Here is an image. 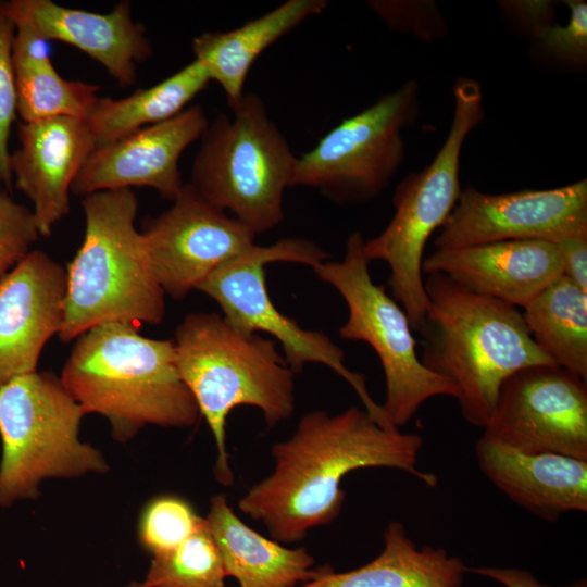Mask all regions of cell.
Here are the masks:
<instances>
[{
	"label": "cell",
	"instance_id": "obj_22",
	"mask_svg": "<svg viewBox=\"0 0 587 587\" xmlns=\"http://www.w3.org/2000/svg\"><path fill=\"white\" fill-rule=\"evenodd\" d=\"M326 7V0H288L232 30L203 33L192 40L195 60L234 104L245 95L247 75L258 57Z\"/></svg>",
	"mask_w": 587,
	"mask_h": 587
},
{
	"label": "cell",
	"instance_id": "obj_17",
	"mask_svg": "<svg viewBox=\"0 0 587 587\" xmlns=\"http://www.w3.org/2000/svg\"><path fill=\"white\" fill-rule=\"evenodd\" d=\"M20 147L10 153V173L33 203L40 236H50L70 212L78 172L97 148L85 120L53 117L18 126Z\"/></svg>",
	"mask_w": 587,
	"mask_h": 587
},
{
	"label": "cell",
	"instance_id": "obj_35",
	"mask_svg": "<svg viewBox=\"0 0 587 587\" xmlns=\"http://www.w3.org/2000/svg\"><path fill=\"white\" fill-rule=\"evenodd\" d=\"M467 572L491 578L505 587H550L538 582L530 573L520 569L467 567Z\"/></svg>",
	"mask_w": 587,
	"mask_h": 587
},
{
	"label": "cell",
	"instance_id": "obj_31",
	"mask_svg": "<svg viewBox=\"0 0 587 587\" xmlns=\"http://www.w3.org/2000/svg\"><path fill=\"white\" fill-rule=\"evenodd\" d=\"M15 25L0 2V185H11L9 137L16 116V88L12 48Z\"/></svg>",
	"mask_w": 587,
	"mask_h": 587
},
{
	"label": "cell",
	"instance_id": "obj_1",
	"mask_svg": "<svg viewBox=\"0 0 587 587\" xmlns=\"http://www.w3.org/2000/svg\"><path fill=\"white\" fill-rule=\"evenodd\" d=\"M422 445L420 435L384 428L358 407L338 414L309 412L290 438L273 446V472L248 490L238 508L262 522L274 540L300 541L310 529L337 519L346 497L341 479L349 472L396 469L436 487L437 476L417 466Z\"/></svg>",
	"mask_w": 587,
	"mask_h": 587
},
{
	"label": "cell",
	"instance_id": "obj_30",
	"mask_svg": "<svg viewBox=\"0 0 587 587\" xmlns=\"http://www.w3.org/2000/svg\"><path fill=\"white\" fill-rule=\"evenodd\" d=\"M367 7L395 32L413 35L425 43L444 40L449 26L432 0H372Z\"/></svg>",
	"mask_w": 587,
	"mask_h": 587
},
{
	"label": "cell",
	"instance_id": "obj_6",
	"mask_svg": "<svg viewBox=\"0 0 587 587\" xmlns=\"http://www.w3.org/2000/svg\"><path fill=\"white\" fill-rule=\"evenodd\" d=\"M200 138L189 185L213 207L230 212L255 236L284 220L297 158L263 100L245 93Z\"/></svg>",
	"mask_w": 587,
	"mask_h": 587
},
{
	"label": "cell",
	"instance_id": "obj_34",
	"mask_svg": "<svg viewBox=\"0 0 587 587\" xmlns=\"http://www.w3.org/2000/svg\"><path fill=\"white\" fill-rule=\"evenodd\" d=\"M562 274L587 292V234L566 237L555 243Z\"/></svg>",
	"mask_w": 587,
	"mask_h": 587
},
{
	"label": "cell",
	"instance_id": "obj_14",
	"mask_svg": "<svg viewBox=\"0 0 587 587\" xmlns=\"http://www.w3.org/2000/svg\"><path fill=\"white\" fill-rule=\"evenodd\" d=\"M172 203L146 218L140 233L165 295L183 300L215 270L253 249L255 235L189 184Z\"/></svg>",
	"mask_w": 587,
	"mask_h": 587
},
{
	"label": "cell",
	"instance_id": "obj_33",
	"mask_svg": "<svg viewBox=\"0 0 587 587\" xmlns=\"http://www.w3.org/2000/svg\"><path fill=\"white\" fill-rule=\"evenodd\" d=\"M501 13L516 30L534 37L544 28L555 23L557 2L550 0L498 1Z\"/></svg>",
	"mask_w": 587,
	"mask_h": 587
},
{
	"label": "cell",
	"instance_id": "obj_27",
	"mask_svg": "<svg viewBox=\"0 0 587 587\" xmlns=\"http://www.w3.org/2000/svg\"><path fill=\"white\" fill-rule=\"evenodd\" d=\"M226 569L205 519L176 548L153 555L143 587H225Z\"/></svg>",
	"mask_w": 587,
	"mask_h": 587
},
{
	"label": "cell",
	"instance_id": "obj_36",
	"mask_svg": "<svg viewBox=\"0 0 587 587\" xmlns=\"http://www.w3.org/2000/svg\"><path fill=\"white\" fill-rule=\"evenodd\" d=\"M567 587H586V580H579L577 583H574L572 584L571 586H567Z\"/></svg>",
	"mask_w": 587,
	"mask_h": 587
},
{
	"label": "cell",
	"instance_id": "obj_4",
	"mask_svg": "<svg viewBox=\"0 0 587 587\" xmlns=\"http://www.w3.org/2000/svg\"><path fill=\"white\" fill-rule=\"evenodd\" d=\"M85 235L66 267L63 342L104 323L133 327L159 324L165 314L162 289L142 234L136 229L138 200L132 189L83 197Z\"/></svg>",
	"mask_w": 587,
	"mask_h": 587
},
{
	"label": "cell",
	"instance_id": "obj_24",
	"mask_svg": "<svg viewBox=\"0 0 587 587\" xmlns=\"http://www.w3.org/2000/svg\"><path fill=\"white\" fill-rule=\"evenodd\" d=\"M12 59L16 111L23 123L53 117L87 120L99 87L63 78L52 64L49 41L15 25Z\"/></svg>",
	"mask_w": 587,
	"mask_h": 587
},
{
	"label": "cell",
	"instance_id": "obj_13",
	"mask_svg": "<svg viewBox=\"0 0 587 587\" xmlns=\"http://www.w3.org/2000/svg\"><path fill=\"white\" fill-rule=\"evenodd\" d=\"M587 234V179L542 190L486 193L461 189L433 241L451 249L507 240H560Z\"/></svg>",
	"mask_w": 587,
	"mask_h": 587
},
{
	"label": "cell",
	"instance_id": "obj_8",
	"mask_svg": "<svg viewBox=\"0 0 587 587\" xmlns=\"http://www.w3.org/2000/svg\"><path fill=\"white\" fill-rule=\"evenodd\" d=\"M86 415L52 372H33L0 386V507L39 496L48 478L110 470L102 452L79 439Z\"/></svg>",
	"mask_w": 587,
	"mask_h": 587
},
{
	"label": "cell",
	"instance_id": "obj_10",
	"mask_svg": "<svg viewBox=\"0 0 587 587\" xmlns=\"http://www.w3.org/2000/svg\"><path fill=\"white\" fill-rule=\"evenodd\" d=\"M326 259V252L302 238H286L267 247L255 245L246 254L211 273L197 290L220 305L224 320L235 329L247 335L264 332L276 338L295 374L309 363L329 367L352 387L364 410L378 425L397 429L369 394L365 376L345 365L344 350L324 333L300 327L294 319L283 314L270 297L265 265L294 262L313 267Z\"/></svg>",
	"mask_w": 587,
	"mask_h": 587
},
{
	"label": "cell",
	"instance_id": "obj_32",
	"mask_svg": "<svg viewBox=\"0 0 587 587\" xmlns=\"http://www.w3.org/2000/svg\"><path fill=\"white\" fill-rule=\"evenodd\" d=\"M39 236L33 211L0 191V277L32 251Z\"/></svg>",
	"mask_w": 587,
	"mask_h": 587
},
{
	"label": "cell",
	"instance_id": "obj_20",
	"mask_svg": "<svg viewBox=\"0 0 587 587\" xmlns=\"http://www.w3.org/2000/svg\"><path fill=\"white\" fill-rule=\"evenodd\" d=\"M475 455L480 471L498 489L545 521L587 511V460L525 453L483 436L475 444Z\"/></svg>",
	"mask_w": 587,
	"mask_h": 587
},
{
	"label": "cell",
	"instance_id": "obj_37",
	"mask_svg": "<svg viewBox=\"0 0 587 587\" xmlns=\"http://www.w3.org/2000/svg\"><path fill=\"white\" fill-rule=\"evenodd\" d=\"M128 587H143L142 582H134Z\"/></svg>",
	"mask_w": 587,
	"mask_h": 587
},
{
	"label": "cell",
	"instance_id": "obj_16",
	"mask_svg": "<svg viewBox=\"0 0 587 587\" xmlns=\"http://www.w3.org/2000/svg\"><path fill=\"white\" fill-rule=\"evenodd\" d=\"M66 268L32 250L0 277V386L37 371L64 317Z\"/></svg>",
	"mask_w": 587,
	"mask_h": 587
},
{
	"label": "cell",
	"instance_id": "obj_21",
	"mask_svg": "<svg viewBox=\"0 0 587 587\" xmlns=\"http://www.w3.org/2000/svg\"><path fill=\"white\" fill-rule=\"evenodd\" d=\"M227 576L238 587H297L315 577L314 559L304 548H286L245 524L225 495L213 496L205 517Z\"/></svg>",
	"mask_w": 587,
	"mask_h": 587
},
{
	"label": "cell",
	"instance_id": "obj_18",
	"mask_svg": "<svg viewBox=\"0 0 587 587\" xmlns=\"http://www.w3.org/2000/svg\"><path fill=\"white\" fill-rule=\"evenodd\" d=\"M3 8L14 25H23L47 41L79 49L123 86L136 82L137 64L152 54L145 27L133 20L128 1L108 13L71 9L51 0H11Z\"/></svg>",
	"mask_w": 587,
	"mask_h": 587
},
{
	"label": "cell",
	"instance_id": "obj_15",
	"mask_svg": "<svg viewBox=\"0 0 587 587\" xmlns=\"http://www.w3.org/2000/svg\"><path fill=\"white\" fill-rule=\"evenodd\" d=\"M201 105L187 107L174 117L98 147L73 182L76 196L111 189L149 187L173 201L183 190L179 159L209 126Z\"/></svg>",
	"mask_w": 587,
	"mask_h": 587
},
{
	"label": "cell",
	"instance_id": "obj_9",
	"mask_svg": "<svg viewBox=\"0 0 587 587\" xmlns=\"http://www.w3.org/2000/svg\"><path fill=\"white\" fill-rule=\"evenodd\" d=\"M364 238L353 232L346 241L341 261H324L312 268L333 286L348 308L346 323L338 333L342 339L364 341L377 354L386 382L382 409L399 429L427 400L438 396L458 399L453 382L428 370L420 360L416 340L404 310L370 275L363 251Z\"/></svg>",
	"mask_w": 587,
	"mask_h": 587
},
{
	"label": "cell",
	"instance_id": "obj_11",
	"mask_svg": "<svg viewBox=\"0 0 587 587\" xmlns=\"http://www.w3.org/2000/svg\"><path fill=\"white\" fill-rule=\"evenodd\" d=\"M420 113V85L407 80L342 120L298 157L292 186L316 189L338 205L373 200L403 164V132L419 121Z\"/></svg>",
	"mask_w": 587,
	"mask_h": 587
},
{
	"label": "cell",
	"instance_id": "obj_3",
	"mask_svg": "<svg viewBox=\"0 0 587 587\" xmlns=\"http://www.w3.org/2000/svg\"><path fill=\"white\" fill-rule=\"evenodd\" d=\"M60 378L85 414L109 421L118 442L147 425L189 427L200 415L178 374L174 341L126 324L104 323L77 337Z\"/></svg>",
	"mask_w": 587,
	"mask_h": 587
},
{
	"label": "cell",
	"instance_id": "obj_19",
	"mask_svg": "<svg viewBox=\"0 0 587 587\" xmlns=\"http://www.w3.org/2000/svg\"><path fill=\"white\" fill-rule=\"evenodd\" d=\"M423 274H442L465 289L526 307L562 275L558 247L545 240H507L435 249L424 258Z\"/></svg>",
	"mask_w": 587,
	"mask_h": 587
},
{
	"label": "cell",
	"instance_id": "obj_26",
	"mask_svg": "<svg viewBox=\"0 0 587 587\" xmlns=\"http://www.w3.org/2000/svg\"><path fill=\"white\" fill-rule=\"evenodd\" d=\"M523 309L539 349L559 366L587 380V292L562 274Z\"/></svg>",
	"mask_w": 587,
	"mask_h": 587
},
{
	"label": "cell",
	"instance_id": "obj_23",
	"mask_svg": "<svg viewBox=\"0 0 587 587\" xmlns=\"http://www.w3.org/2000/svg\"><path fill=\"white\" fill-rule=\"evenodd\" d=\"M383 539L382 552L363 566L336 573L324 565L297 587H462L467 572L463 561L442 548H417L402 523L390 522Z\"/></svg>",
	"mask_w": 587,
	"mask_h": 587
},
{
	"label": "cell",
	"instance_id": "obj_5",
	"mask_svg": "<svg viewBox=\"0 0 587 587\" xmlns=\"http://www.w3.org/2000/svg\"><path fill=\"white\" fill-rule=\"evenodd\" d=\"M177 371L213 435L215 478L230 486L234 474L226 451V420L239 405L260 409L270 427L295 411V373L275 342L232 327L217 313L185 316L175 329Z\"/></svg>",
	"mask_w": 587,
	"mask_h": 587
},
{
	"label": "cell",
	"instance_id": "obj_7",
	"mask_svg": "<svg viewBox=\"0 0 587 587\" xmlns=\"http://www.w3.org/2000/svg\"><path fill=\"white\" fill-rule=\"evenodd\" d=\"M452 93V121L442 146L430 164L398 184L392 198L394 216L380 234L364 240L363 246L369 262L388 264L391 297L404 310L414 332L422 328L428 307L422 271L424 250L458 201L461 151L466 137L485 117L477 80L459 77Z\"/></svg>",
	"mask_w": 587,
	"mask_h": 587
},
{
	"label": "cell",
	"instance_id": "obj_28",
	"mask_svg": "<svg viewBox=\"0 0 587 587\" xmlns=\"http://www.w3.org/2000/svg\"><path fill=\"white\" fill-rule=\"evenodd\" d=\"M570 20L553 23L529 39V55L539 65L582 72L587 65V3L566 0Z\"/></svg>",
	"mask_w": 587,
	"mask_h": 587
},
{
	"label": "cell",
	"instance_id": "obj_29",
	"mask_svg": "<svg viewBox=\"0 0 587 587\" xmlns=\"http://www.w3.org/2000/svg\"><path fill=\"white\" fill-rule=\"evenodd\" d=\"M203 521L182 498L158 497L146 507L141 515L139 540L152 555L161 554L184 542Z\"/></svg>",
	"mask_w": 587,
	"mask_h": 587
},
{
	"label": "cell",
	"instance_id": "obj_12",
	"mask_svg": "<svg viewBox=\"0 0 587 587\" xmlns=\"http://www.w3.org/2000/svg\"><path fill=\"white\" fill-rule=\"evenodd\" d=\"M483 437L525 453L587 460L586 380L555 363L519 370L502 383Z\"/></svg>",
	"mask_w": 587,
	"mask_h": 587
},
{
	"label": "cell",
	"instance_id": "obj_25",
	"mask_svg": "<svg viewBox=\"0 0 587 587\" xmlns=\"http://www.w3.org/2000/svg\"><path fill=\"white\" fill-rule=\"evenodd\" d=\"M210 82L204 66L193 59L167 78L128 97L98 98L86 120L97 148L174 117L184 111Z\"/></svg>",
	"mask_w": 587,
	"mask_h": 587
},
{
	"label": "cell",
	"instance_id": "obj_2",
	"mask_svg": "<svg viewBox=\"0 0 587 587\" xmlns=\"http://www.w3.org/2000/svg\"><path fill=\"white\" fill-rule=\"evenodd\" d=\"M428 299L421 362L459 389L463 419L484 428L502 383L521 369L554 363L533 340L519 308L472 292L438 273L424 278Z\"/></svg>",
	"mask_w": 587,
	"mask_h": 587
}]
</instances>
